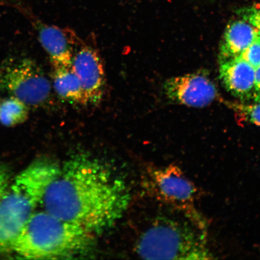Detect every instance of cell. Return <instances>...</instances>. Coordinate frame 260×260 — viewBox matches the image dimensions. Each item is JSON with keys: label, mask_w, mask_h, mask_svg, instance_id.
Listing matches in <instances>:
<instances>
[{"label": "cell", "mask_w": 260, "mask_h": 260, "mask_svg": "<svg viewBox=\"0 0 260 260\" xmlns=\"http://www.w3.org/2000/svg\"><path fill=\"white\" fill-rule=\"evenodd\" d=\"M130 199L124 181L100 161L80 154L60 168L45 190L41 206L95 235L121 218Z\"/></svg>", "instance_id": "1"}, {"label": "cell", "mask_w": 260, "mask_h": 260, "mask_svg": "<svg viewBox=\"0 0 260 260\" xmlns=\"http://www.w3.org/2000/svg\"><path fill=\"white\" fill-rule=\"evenodd\" d=\"M142 234L136 251L148 259H210L209 224L194 205L167 204Z\"/></svg>", "instance_id": "2"}, {"label": "cell", "mask_w": 260, "mask_h": 260, "mask_svg": "<svg viewBox=\"0 0 260 260\" xmlns=\"http://www.w3.org/2000/svg\"><path fill=\"white\" fill-rule=\"evenodd\" d=\"M94 236L46 211H35L19 233L12 252L25 259L72 258L92 250Z\"/></svg>", "instance_id": "3"}, {"label": "cell", "mask_w": 260, "mask_h": 260, "mask_svg": "<svg viewBox=\"0 0 260 260\" xmlns=\"http://www.w3.org/2000/svg\"><path fill=\"white\" fill-rule=\"evenodd\" d=\"M60 168L48 159H38L6 188L0 198V253L12 252L19 233L41 205Z\"/></svg>", "instance_id": "4"}, {"label": "cell", "mask_w": 260, "mask_h": 260, "mask_svg": "<svg viewBox=\"0 0 260 260\" xmlns=\"http://www.w3.org/2000/svg\"><path fill=\"white\" fill-rule=\"evenodd\" d=\"M0 87L30 107L44 106L51 95V85L43 70L28 57H14L0 65Z\"/></svg>", "instance_id": "5"}, {"label": "cell", "mask_w": 260, "mask_h": 260, "mask_svg": "<svg viewBox=\"0 0 260 260\" xmlns=\"http://www.w3.org/2000/svg\"><path fill=\"white\" fill-rule=\"evenodd\" d=\"M148 192L158 203L194 205L199 191L177 165L148 168L145 179Z\"/></svg>", "instance_id": "6"}, {"label": "cell", "mask_w": 260, "mask_h": 260, "mask_svg": "<svg viewBox=\"0 0 260 260\" xmlns=\"http://www.w3.org/2000/svg\"><path fill=\"white\" fill-rule=\"evenodd\" d=\"M165 95L179 105L194 107L209 106L217 96L216 86L209 78L194 73L171 78L164 84Z\"/></svg>", "instance_id": "7"}, {"label": "cell", "mask_w": 260, "mask_h": 260, "mask_svg": "<svg viewBox=\"0 0 260 260\" xmlns=\"http://www.w3.org/2000/svg\"><path fill=\"white\" fill-rule=\"evenodd\" d=\"M71 67L82 87L85 105L99 104L106 87L105 70L99 54L95 49L84 45L74 52Z\"/></svg>", "instance_id": "8"}, {"label": "cell", "mask_w": 260, "mask_h": 260, "mask_svg": "<svg viewBox=\"0 0 260 260\" xmlns=\"http://www.w3.org/2000/svg\"><path fill=\"white\" fill-rule=\"evenodd\" d=\"M39 41L50 57L53 67H71L73 55V34L55 25L32 18Z\"/></svg>", "instance_id": "9"}, {"label": "cell", "mask_w": 260, "mask_h": 260, "mask_svg": "<svg viewBox=\"0 0 260 260\" xmlns=\"http://www.w3.org/2000/svg\"><path fill=\"white\" fill-rule=\"evenodd\" d=\"M220 77L224 86L239 99H252L255 69L241 57L220 61Z\"/></svg>", "instance_id": "10"}, {"label": "cell", "mask_w": 260, "mask_h": 260, "mask_svg": "<svg viewBox=\"0 0 260 260\" xmlns=\"http://www.w3.org/2000/svg\"><path fill=\"white\" fill-rule=\"evenodd\" d=\"M258 34L257 29L243 19L228 25L220 49V62L241 56L256 40Z\"/></svg>", "instance_id": "11"}, {"label": "cell", "mask_w": 260, "mask_h": 260, "mask_svg": "<svg viewBox=\"0 0 260 260\" xmlns=\"http://www.w3.org/2000/svg\"><path fill=\"white\" fill-rule=\"evenodd\" d=\"M53 67V87L58 97L73 105H85L82 87L72 67Z\"/></svg>", "instance_id": "12"}, {"label": "cell", "mask_w": 260, "mask_h": 260, "mask_svg": "<svg viewBox=\"0 0 260 260\" xmlns=\"http://www.w3.org/2000/svg\"><path fill=\"white\" fill-rule=\"evenodd\" d=\"M29 107L14 96H10L0 102V123L6 126H14L27 119Z\"/></svg>", "instance_id": "13"}, {"label": "cell", "mask_w": 260, "mask_h": 260, "mask_svg": "<svg viewBox=\"0 0 260 260\" xmlns=\"http://www.w3.org/2000/svg\"><path fill=\"white\" fill-rule=\"evenodd\" d=\"M228 106L245 121L260 126V102L253 104L229 103Z\"/></svg>", "instance_id": "14"}, {"label": "cell", "mask_w": 260, "mask_h": 260, "mask_svg": "<svg viewBox=\"0 0 260 260\" xmlns=\"http://www.w3.org/2000/svg\"><path fill=\"white\" fill-rule=\"evenodd\" d=\"M256 69L260 65V39L256 40L246 49L240 56Z\"/></svg>", "instance_id": "15"}, {"label": "cell", "mask_w": 260, "mask_h": 260, "mask_svg": "<svg viewBox=\"0 0 260 260\" xmlns=\"http://www.w3.org/2000/svg\"><path fill=\"white\" fill-rule=\"evenodd\" d=\"M237 13L243 20L249 22L260 31V5L243 8Z\"/></svg>", "instance_id": "16"}, {"label": "cell", "mask_w": 260, "mask_h": 260, "mask_svg": "<svg viewBox=\"0 0 260 260\" xmlns=\"http://www.w3.org/2000/svg\"><path fill=\"white\" fill-rule=\"evenodd\" d=\"M10 173L5 165L0 164V198L9 183Z\"/></svg>", "instance_id": "17"}, {"label": "cell", "mask_w": 260, "mask_h": 260, "mask_svg": "<svg viewBox=\"0 0 260 260\" xmlns=\"http://www.w3.org/2000/svg\"><path fill=\"white\" fill-rule=\"evenodd\" d=\"M252 99L255 102H260V65L255 69Z\"/></svg>", "instance_id": "18"}, {"label": "cell", "mask_w": 260, "mask_h": 260, "mask_svg": "<svg viewBox=\"0 0 260 260\" xmlns=\"http://www.w3.org/2000/svg\"><path fill=\"white\" fill-rule=\"evenodd\" d=\"M258 38L260 39V31L259 30H258Z\"/></svg>", "instance_id": "19"}, {"label": "cell", "mask_w": 260, "mask_h": 260, "mask_svg": "<svg viewBox=\"0 0 260 260\" xmlns=\"http://www.w3.org/2000/svg\"><path fill=\"white\" fill-rule=\"evenodd\" d=\"M9 2L16 1V0H8Z\"/></svg>", "instance_id": "20"}]
</instances>
